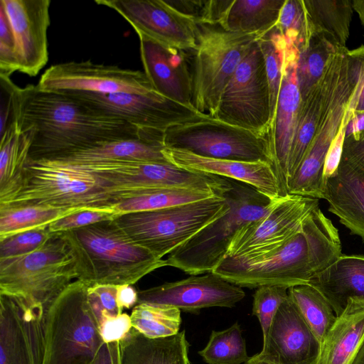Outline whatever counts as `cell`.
Instances as JSON below:
<instances>
[{
    "mask_svg": "<svg viewBox=\"0 0 364 364\" xmlns=\"http://www.w3.org/2000/svg\"><path fill=\"white\" fill-rule=\"evenodd\" d=\"M12 121L32 141L28 161L51 160L100 144L138 136L142 129L38 85L12 90Z\"/></svg>",
    "mask_w": 364,
    "mask_h": 364,
    "instance_id": "1",
    "label": "cell"
},
{
    "mask_svg": "<svg viewBox=\"0 0 364 364\" xmlns=\"http://www.w3.org/2000/svg\"><path fill=\"white\" fill-rule=\"evenodd\" d=\"M341 255L338 229L318 205L277 251L252 259L225 256L213 272L240 287L290 288L309 284Z\"/></svg>",
    "mask_w": 364,
    "mask_h": 364,
    "instance_id": "2",
    "label": "cell"
},
{
    "mask_svg": "<svg viewBox=\"0 0 364 364\" xmlns=\"http://www.w3.org/2000/svg\"><path fill=\"white\" fill-rule=\"evenodd\" d=\"M60 233L74 259L77 280L89 287L132 285L167 266L166 259L131 239L115 219Z\"/></svg>",
    "mask_w": 364,
    "mask_h": 364,
    "instance_id": "3",
    "label": "cell"
},
{
    "mask_svg": "<svg viewBox=\"0 0 364 364\" xmlns=\"http://www.w3.org/2000/svg\"><path fill=\"white\" fill-rule=\"evenodd\" d=\"M223 196L228 211L170 253L167 266L190 275L212 272L226 256L236 232L266 215L282 198L272 200L252 186L232 179Z\"/></svg>",
    "mask_w": 364,
    "mask_h": 364,
    "instance_id": "4",
    "label": "cell"
},
{
    "mask_svg": "<svg viewBox=\"0 0 364 364\" xmlns=\"http://www.w3.org/2000/svg\"><path fill=\"white\" fill-rule=\"evenodd\" d=\"M87 287L79 280L71 282L50 306L43 364H92L95 360L104 342Z\"/></svg>",
    "mask_w": 364,
    "mask_h": 364,
    "instance_id": "5",
    "label": "cell"
},
{
    "mask_svg": "<svg viewBox=\"0 0 364 364\" xmlns=\"http://www.w3.org/2000/svg\"><path fill=\"white\" fill-rule=\"evenodd\" d=\"M77 277L74 259L62 233H52L32 252L0 258V294L40 304L48 309Z\"/></svg>",
    "mask_w": 364,
    "mask_h": 364,
    "instance_id": "6",
    "label": "cell"
},
{
    "mask_svg": "<svg viewBox=\"0 0 364 364\" xmlns=\"http://www.w3.org/2000/svg\"><path fill=\"white\" fill-rule=\"evenodd\" d=\"M106 185L78 166L28 161L22 185L4 205H40L66 209L113 208Z\"/></svg>",
    "mask_w": 364,
    "mask_h": 364,
    "instance_id": "7",
    "label": "cell"
},
{
    "mask_svg": "<svg viewBox=\"0 0 364 364\" xmlns=\"http://www.w3.org/2000/svg\"><path fill=\"white\" fill-rule=\"evenodd\" d=\"M228 208L222 195L155 210L122 214L115 221L136 243L162 259L223 216Z\"/></svg>",
    "mask_w": 364,
    "mask_h": 364,
    "instance_id": "8",
    "label": "cell"
},
{
    "mask_svg": "<svg viewBox=\"0 0 364 364\" xmlns=\"http://www.w3.org/2000/svg\"><path fill=\"white\" fill-rule=\"evenodd\" d=\"M198 25L192 70L193 105L198 112L213 117L224 89L259 36Z\"/></svg>",
    "mask_w": 364,
    "mask_h": 364,
    "instance_id": "9",
    "label": "cell"
},
{
    "mask_svg": "<svg viewBox=\"0 0 364 364\" xmlns=\"http://www.w3.org/2000/svg\"><path fill=\"white\" fill-rule=\"evenodd\" d=\"M165 147L219 159L264 162L274 168L269 136L235 126L208 114L168 129Z\"/></svg>",
    "mask_w": 364,
    "mask_h": 364,
    "instance_id": "10",
    "label": "cell"
},
{
    "mask_svg": "<svg viewBox=\"0 0 364 364\" xmlns=\"http://www.w3.org/2000/svg\"><path fill=\"white\" fill-rule=\"evenodd\" d=\"M93 173L106 185L117 202L152 190L183 188L222 195L229 179L181 168L172 163L112 162L78 166Z\"/></svg>",
    "mask_w": 364,
    "mask_h": 364,
    "instance_id": "11",
    "label": "cell"
},
{
    "mask_svg": "<svg viewBox=\"0 0 364 364\" xmlns=\"http://www.w3.org/2000/svg\"><path fill=\"white\" fill-rule=\"evenodd\" d=\"M257 41L224 89L213 117L269 136V89L264 59Z\"/></svg>",
    "mask_w": 364,
    "mask_h": 364,
    "instance_id": "12",
    "label": "cell"
},
{
    "mask_svg": "<svg viewBox=\"0 0 364 364\" xmlns=\"http://www.w3.org/2000/svg\"><path fill=\"white\" fill-rule=\"evenodd\" d=\"M348 50L338 69L323 118L300 166L287 183L289 194L323 199L326 155L340 129L356 86L349 70Z\"/></svg>",
    "mask_w": 364,
    "mask_h": 364,
    "instance_id": "13",
    "label": "cell"
},
{
    "mask_svg": "<svg viewBox=\"0 0 364 364\" xmlns=\"http://www.w3.org/2000/svg\"><path fill=\"white\" fill-rule=\"evenodd\" d=\"M107 116L125 121L138 129L165 132L168 129L205 114L161 95L126 92L97 93L62 91Z\"/></svg>",
    "mask_w": 364,
    "mask_h": 364,
    "instance_id": "14",
    "label": "cell"
},
{
    "mask_svg": "<svg viewBox=\"0 0 364 364\" xmlns=\"http://www.w3.org/2000/svg\"><path fill=\"white\" fill-rule=\"evenodd\" d=\"M318 199L291 195L282 198L262 218L242 226L232 238L226 256L252 259L282 248L299 230Z\"/></svg>",
    "mask_w": 364,
    "mask_h": 364,
    "instance_id": "15",
    "label": "cell"
},
{
    "mask_svg": "<svg viewBox=\"0 0 364 364\" xmlns=\"http://www.w3.org/2000/svg\"><path fill=\"white\" fill-rule=\"evenodd\" d=\"M38 86L49 91L134 94L157 92L144 72L89 60L53 65L41 75Z\"/></svg>",
    "mask_w": 364,
    "mask_h": 364,
    "instance_id": "16",
    "label": "cell"
},
{
    "mask_svg": "<svg viewBox=\"0 0 364 364\" xmlns=\"http://www.w3.org/2000/svg\"><path fill=\"white\" fill-rule=\"evenodd\" d=\"M40 304L0 294V364H43L46 318Z\"/></svg>",
    "mask_w": 364,
    "mask_h": 364,
    "instance_id": "17",
    "label": "cell"
},
{
    "mask_svg": "<svg viewBox=\"0 0 364 364\" xmlns=\"http://www.w3.org/2000/svg\"><path fill=\"white\" fill-rule=\"evenodd\" d=\"M123 17L138 34L181 50H195L198 25L164 0H96Z\"/></svg>",
    "mask_w": 364,
    "mask_h": 364,
    "instance_id": "18",
    "label": "cell"
},
{
    "mask_svg": "<svg viewBox=\"0 0 364 364\" xmlns=\"http://www.w3.org/2000/svg\"><path fill=\"white\" fill-rule=\"evenodd\" d=\"M245 296L242 287L212 272L139 291L138 304H164L198 314L205 308L234 307Z\"/></svg>",
    "mask_w": 364,
    "mask_h": 364,
    "instance_id": "19",
    "label": "cell"
},
{
    "mask_svg": "<svg viewBox=\"0 0 364 364\" xmlns=\"http://www.w3.org/2000/svg\"><path fill=\"white\" fill-rule=\"evenodd\" d=\"M320 349L319 341L288 294L272 320L262 350L246 363L315 364Z\"/></svg>",
    "mask_w": 364,
    "mask_h": 364,
    "instance_id": "20",
    "label": "cell"
},
{
    "mask_svg": "<svg viewBox=\"0 0 364 364\" xmlns=\"http://www.w3.org/2000/svg\"><path fill=\"white\" fill-rule=\"evenodd\" d=\"M50 0H1L16 43L18 71L33 77L48 60Z\"/></svg>",
    "mask_w": 364,
    "mask_h": 364,
    "instance_id": "21",
    "label": "cell"
},
{
    "mask_svg": "<svg viewBox=\"0 0 364 364\" xmlns=\"http://www.w3.org/2000/svg\"><path fill=\"white\" fill-rule=\"evenodd\" d=\"M298 58L299 49L286 41L282 83L269 132L274 169L287 192L288 159L301 102L296 73Z\"/></svg>",
    "mask_w": 364,
    "mask_h": 364,
    "instance_id": "22",
    "label": "cell"
},
{
    "mask_svg": "<svg viewBox=\"0 0 364 364\" xmlns=\"http://www.w3.org/2000/svg\"><path fill=\"white\" fill-rule=\"evenodd\" d=\"M144 73L161 95L183 105H193V73L184 50L138 34Z\"/></svg>",
    "mask_w": 364,
    "mask_h": 364,
    "instance_id": "23",
    "label": "cell"
},
{
    "mask_svg": "<svg viewBox=\"0 0 364 364\" xmlns=\"http://www.w3.org/2000/svg\"><path fill=\"white\" fill-rule=\"evenodd\" d=\"M172 164L188 170L213 174L248 184L272 200L288 195L272 164L200 156L189 151L164 147Z\"/></svg>",
    "mask_w": 364,
    "mask_h": 364,
    "instance_id": "24",
    "label": "cell"
},
{
    "mask_svg": "<svg viewBox=\"0 0 364 364\" xmlns=\"http://www.w3.org/2000/svg\"><path fill=\"white\" fill-rule=\"evenodd\" d=\"M347 50L346 47L341 48L331 56L322 77L301 100L289 155L287 185L300 166L323 118Z\"/></svg>",
    "mask_w": 364,
    "mask_h": 364,
    "instance_id": "25",
    "label": "cell"
},
{
    "mask_svg": "<svg viewBox=\"0 0 364 364\" xmlns=\"http://www.w3.org/2000/svg\"><path fill=\"white\" fill-rule=\"evenodd\" d=\"M164 134L142 129L136 137L100 144L48 161L73 166L124 161L171 163L163 152Z\"/></svg>",
    "mask_w": 364,
    "mask_h": 364,
    "instance_id": "26",
    "label": "cell"
},
{
    "mask_svg": "<svg viewBox=\"0 0 364 364\" xmlns=\"http://www.w3.org/2000/svg\"><path fill=\"white\" fill-rule=\"evenodd\" d=\"M323 199L340 223L364 240V175L341 160L336 174L326 181Z\"/></svg>",
    "mask_w": 364,
    "mask_h": 364,
    "instance_id": "27",
    "label": "cell"
},
{
    "mask_svg": "<svg viewBox=\"0 0 364 364\" xmlns=\"http://www.w3.org/2000/svg\"><path fill=\"white\" fill-rule=\"evenodd\" d=\"M364 342V299L352 298L327 332L315 364H352Z\"/></svg>",
    "mask_w": 364,
    "mask_h": 364,
    "instance_id": "28",
    "label": "cell"
},
{
    "mask_svg": "<svg viewBox=\"0 0 364 364\" xmlns=\"http://www.w3.org/2000/svg\"><path fill=\"white\" fill-rule=\"evenodd\" d=\"M309 284L322 293L338 316L349 299H364V256L341 255Z\"/></svg>",
    "mask_w": 364,
    "mask_h": 364,
    "instance_id": "29",
    "label": "cell"
},
{
    "mask_svg": "<svg viewBox=\"0 0 364 364\" xmlns=\"http://www.w3.org/2000/svg\"><path fill=\"white\" fill-rule=\"evenodd\" d=\"M122 364H191L186 331L160 338H149L133 327L119 341Z\"/></svg>",
    "mask_w": 364,
    "mask_h": 364,
    "instance_id": "30",
    "label": "cell"
},
{
    "mask_svg": "<svg viewBox=\"0 0 364 364\" xmlns=\"http://www.w3.org/2000/svg\"><path fill=\"white\" fill-rule=\"evenodd\" d=\"M31 141V134L20 132L14 122L1 135L0 206L9 203L22 185Z\"/></svg>",
    "mask_w": 364,
    "mask_h": 364,
    "instance_id": "31",
    "label": "cell"
},
{
    "mask_svg": "<svg viewBox=\"0 0 364 364\" xmlns=\"http://www.w3.org/2000/svg\"><path fill=\"white\" fill-rule=\"evenodd\" d=\"M285 1H232L219 26L227 31L261 37L277 26Z\"/></svg>",
    "mask_w": 364,
    "mask_h": 364,
    "instance_id": "32",
    "label": "cell"
},
{
    "mask_svg": "<svg viewBox=\"0 0 364 364\" xmlns=\"http://www.w3.org/2000/svg\"><path fill=\"white\" fill-rule=\"evenodd\" d=\"M303 4L308 38L314 33H323L329 36L338 47H346L355 11L353 1L303 0Z\"/></svg>",
    "mask_w": 364,
    "mask_h": 364,
    "instance_id": "33",
    "label": "cell"
},
{
    "mask_svg": "<svg viewBox=\"0 0 364 364\" xmlns=\"http://www.w3.org/2000/svg\"><path fill=\"white\" fill-rule=\"evenodd\" d=\"M339 48L329 36L314 33L299 50L296 73L301 100L322 77L330 58Z\"/></svg>",
    "mask_w": 364,
    "mask_h": 364,
    "instance_id": "34",
    "label": "cell"
},
{
    "mask_svg": "<svg viewBox=\"0 0 364 364\" xmlns=\"http://www.w3.org/2000/svg\"><path fill=\"white\" fill-rule=\"evenodd\" d=\"M77 209L40 205L0 206V240L31 230L48 226Z\"/></svg>",
    "mask_w": 364,
    "mask_h": 364,
    "instance_id": "35",
    "label": "cell"
},
{
    "mask_svg": "<svg viewBox=\"0 0 364 364\" xmlns=\"http://www.w3.org/2000/svg\"><path fill=\"white\" fill-rule=\"evenodd\" d=\"M222 195L214 192L190 188H161L152 190L138 196L117 201L113 205V208L116 213L119 215L129 213L162 209Z\"/></svg>",
    "mask_w": 364,
    "mask_h": 364,
    "instance_id": "36",
    "label": "cell"
},
{
    "mask_svg": "<svg viewBox=\"0 0 364 364\" xmlns=\"http://www.w3.org/2000/svg\"><path fill=\"white\" fill-rule=\"evenodd\" d=\"M288 294L321 345L336 319L331 305L321 291L309 284L291 287Z\"/></svg>",
    "mask_w": 364,
    "mask_h": 364,
    "instance_id": "37",
    "label": "cell"
},
{
    "mask_svg": "<svg viewBox=\"0 0 364 364\" xmlns=\"http://www.w3.org/2000/svg\"><path fill=\"white\" fill-rule=\"evenodd\" d=\"M132 327L149 338L171 336L179 333L181 310L158 304L140 303L130 315Z\"/></svg>",
    "mask_w": 364,
    "mask_h": 364,
    "instance_id": "38",
    "label": "cell"
},
{
    "mask_svg": "<svg viewBox=\"0 0 364 364\" xmlns=\"http://www.w3.org/2000/svg\"><path fill=\"white\" fill-rule=\"evenodd\" d=\"M242 331L237 322L223 331L213 330L198 354L207 364H245L250 357Z\"/></svg>",
    "mask_w": 364,
    "mask_h": 364,
    "instance_id": "39",
    "label": "cell"
},
{
    "mask_svg": "<svg viewBox=\"0 0 364 364\" xmlns=\"http://www.w3.org/2000/svg\"><path fill=\"white\" fill-rule=\"evenodd\" d=\"M257 41L264 59L269 84L271 106V127L276 111L282 83L286 41L275 26L259 37Z\"/></svg>",
    "mask_w": 364,
    "mask_h": 364,
    "instance_id": "40",
    "label": "cell"
},
{
    "mask_svg": "<svg viewBox=\"0 0 364 364\" xmlns=\"http://www.w3.org/2000/svg\"><path fill=\"white\" fill-rule=\"evenodd\" d=\"M276 27L286 41L299 50L308 38L303 0H286Z\"/></svg>",
    "mask_w": 364,
    "mask_h": 364,
    "instance_id": "41",
    "label": "cell"
},
{
    "mask_svg": "<svg viewBox=\"0 0 364 364\" xmlns=\"http://www.w3.org/2000/svg\"><path fill=\"white\" fill-rule=\"evenodd\" d=\"M289 288L282 286H262L253 295L252 315L257 317L266 338L272 320L282 302L288 296Z\"/></svg>",
    "mask_w": 364,
    "mask_h": 364,
    "instance_id": "42",
    "label": "cell"
},
{
    "mask_svg": "<svg viewBox=\"0 0 364 364\" xmlns=\"http://www.w3.org/2000/svg\"><path fill=\"white\" fill-rule=\"evenodd\" d=\"M52 233L48 226L39 228L0 240V258L21 256L42 247Z\"/></svg>",
    "mask_w": 364,
    "mask_h": 364,
    "instance_id": "43",
    "label": "cell"
},
{
    "mask_svg": "<svg viewBox=\"0 0 364 364\" xmlns=\"http://www.w3.org/2000/svg\"><path fill=\"white\" fill-rule=\"evenodd\" d=\"M117 216L112 208L80 210L52 222L48 225V230L50 233H60L114 220Z\"/></svg>",
    "mask_w": 364,
    "mask_h": 364,
    "instance_id": "44",
    "label": "cell"
},
{
    "mask_svg": "<svg viewBox=\"0 0 364 364\" xmlns=\"http://www.w3.org/2000/svg\"><path fill=\"white\" fill-rule=\"evenodd\" d=\"M117 294V286L116 285L88 286V301L100 326L105 318L114 317L122 314V310L118 305Z\"/></svg>",
    "mask_w": 364,
    "mask_h": 364,
    "instance_id": "45",
    "label": "cell"
},
{
    "mask_svg": "<svg viewBox=\"0 0 364 364\" xmlns=\"http://www.w3.org/2000/svg\"><path fill=\"white\" fill-rule=\"evenodd\" d=\"M15 71H18V62L14 33L0 6V75L10 77Z\"/></svg>",
    "mask_w": 364,
    "mask_h": 364,
    "instance_id": "46",
    "label": "cell"
},
{
    "mask_svg": "<svg viewBox=\"0 0 364 364\" xmlns=\"http://www.w3.org/2000/svg\"><path fill=\"white\" fill-rule=\"evenodd\" d=\"M353 114V110L350 108L348 105L340 129L333 140L326 155L323 172L325 181L337 172L342 156L346 127Z\"/></svg>",
    "mask_w": 364,
    "mask_h": 364,
    "instance_id": "47",
    "label": "cell"
},
{
    "mask_svg": "<svg viewBox=\"0 0 364 364\" xmlns=\"http://www.w3.org/2000/svg\"><path fill=\"white\" fill-rule=\"evenodd\" d=\"M349 70L356 86L354 97L356 105L354 111L364 110V45L348 50ZM353 111V112H354Z\"/></svg>",
    "mask_w": 364,
    "mask_h": 364,
    "instance_id": "48",
    "label": "cell"
},
{
    "mask_svg": "<svg viewBox=\"0 0 364 364\" xmlns=\"http://www.w3.org/2000/svg\"><path fill=\"white\" fill-rule=\"evenodd\" d=\"M132 328L130 316L122 313L117 316L105 318L100 326L104 343L122 340Z\"/></svg>",
    "mask_w": 364,
    "mask_h": 364,
    "instance_id": "49",
    "label": "cell"
},
{
    "mask_svg": "<svg viewBox=\"0 0 364 364\" xmlns=\"http://www.w3.org/2000/svg\"><path fill=\"white\" fill-rule=\"evenodd\" d=\"M341 160L364 175V136L356 140L345 136Z\"/></svg>",
    "mask_w": 364,
    "mask_h": 364,
    "instance_id": "50",
    "label": "cell"
},
{
    "mask_svg": "<svg viewBox=\"0 0 364 364\" xmlns=\"http://www.w3.org/2000/svg\"><path fill=\"white\" fill-rule=\"evenodd\" d=\"M92 364H122L119 341L104 343Z\"/></svg>",
    "mask_w": 364,
    "mask_h": 364,
    "instance_id": "51",
    "label": "cell"
},
{
    "mask_svg": "<svg viewBox=\"0 0 364 364\" xmlns=\"http://www.w3.org/2000/svg\"><path fill=\"white\" fill-rule=\"evenodd\" d=\"M117 302L119 308L130 309L138 304V291L130 284L117 286Z\"/></svg>",
    "mask_w": 364,
    "mask_h": 364,
    "instance_id": "52",
    "label": "cell"
},
{
    "mask_svg": "<svg viewBox=\"0 0 364 364\" xmlns=\"http://www.w3.org/2000/svg\"><path fill=\"white\" fill-rule=\"evenodd\" d=\"M364 136V110L354 111L346 129V136L358 139Z\"/></svg>",
    "mask_w": 364,
    "mask_h": 364,
    "instance_id": "53",
    "label": "cell"
},
{
    "mask_svg": "<svg viewBox=\"0 0 364 364\" xmlns=\"http://www.w3.org/2000/svg\"><path fill=\"white\" fill-rule=\"evenodd\" d=\"M353 6L362 25L364 26V0H353Z\"/></svg>",
    "mask_w": 364,
    "mask_h": 364,
    "instance_id": "54",
    "label": "cell"
},
{
    "mask_svg": "<svg viewBox=\"0 0 364 364\" xmlns=\"http://www.w3.org/2000/svg\"><path fill=\"white\" fill-rule=\"evenodd\" d=\"M352 364H364V342L359 349Z\"/></svg>",
    "mask_w": 364,
    "mask_h": 364,
    "instance_id": "55",
    "label": "cell"
},
{
    "mask_svg": "<svg viewBox=\"0 0 364 364\" xmlns=\"http://www.w3.org/2000/svg\"><path fill=\"white\" fill-rule=\"evenodd\" d=\"M245 364H276V363L267 362V361H257V362H253V363H245Z\"/></svg>",
    "mask_w": 364,
    "mask_h": 364,
    "instance_id": "56",
    "label": "cell"
}]
</instances>
